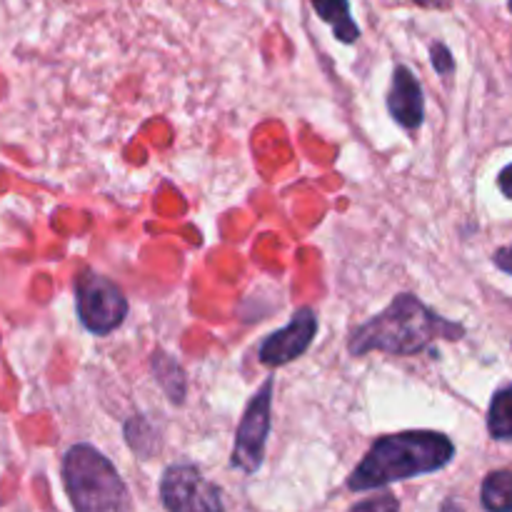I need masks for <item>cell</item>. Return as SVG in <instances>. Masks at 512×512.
Instances as JSON below:
<instances>
[{
  "instance_id": "6da1fadb",
  "label": "cell",
  "mask_w": 512,
  "mask_h": 512,
  "mask_svg": "<svg viewBox=\"0 0 512 512\" xmlns=\"http://www.w3.org/2000/svg\"><path fill=\"white\" fill-rule=\"evenodd\" d=\"M463 328L420 303L413 295H398L388 308L350 335V353L365 355L383 350L393 355H413L428 348L438 338L455 340Z\"/></svg>"
},
{
  "instance_id": "7a4b0ae2",
  "label": "cell",
  "mask_w": 512,
  "mask_h": 512,
  "mask_svg": "<svg viewBox=\"0 0 512 512\" xmlns=\"http://www.w3.org/2000/svg\"><path fill=\"white\" fill-rule=\"evenodd\" d=\"M453 455V443L440 433L410 430V433L388 435L370 448L363 463L350 475L348 488L355 493H365V490L385 488V485L415 478V475L435 473L445 468Z\"/></svg>"
},
{
  "instance_id": "3957f363",
  "label": "cell",
  "mask_w": 512,
  "mask_h": 512,
  "mask_svg": "<svg viewBox=\"0 0 512 512\" xmlns=\"http://www.w3.org/2000/svg\"><path fill=\"white\" fill-rule=\"evenodd\" d=\"M63 483L73 508L95 510H130L128 488L115 473L110 460L93 445H75L63 460Z\"/></svg>"
},
{
  "instance_id": "277c9868",
  "label": "cell",
  "mask_w": 512,
  "mask_h": 512,
  "mask_svg": "<svg viewBox=\"0 0 512 512\" xmlns=\"http://www.w3.org/2000/svg\"><path fill=\"white\" fill-rule=\"evenodd\" d=\"M78 315L85 328L105 335L125 320L128 300L113 280L95 273H83L78 280Z\"/></svg>"
},
{
  "instance_id": "5b68a950",
  "label": "cell",
  "mask_w": 512,
  "mask_h": 512,
  "mask_svg": "<svg viewBox=\"0 0 512 512\" xmlns=\"http://www.w3.org/2000/svg\"><path fill=\"white\" fill-rule=\"evenodd\" d=\"M270 400H273V380L263 385V390L255 395L240 420L238 435H235L233 465L245 473H255L263 465L265 440L270 433Z\"/></svg>"
},
{
  "instance_id": "8992f818",
  "label": "cell",
  "mask_w": 512,
  "mask_h": 512,
  "mask_svg": "<svg viewBox=\"0 0 512 512\" xmlns=\"http://www.w3.org/2000/svg\"><path fill=\"white\" fill-rule=\"evenodd\" d=\"M163 503L168 510H220V490L213 488L190 465H173L160 483Z\"/></svg>"
},
{
  "instance_id": "52a82bcc",
  "label": "cell",
  "mask_w": 512,
  "mask_h": 512,
  "mask_svg": "<svg viewBox=\"0 0 512 512\" xmlns=\"http://www.w3.org/2000/svg\"><path fill=\"white\" fill-rule=\"evenodd\" d=\"M315 333H318V318H315L313 310L303 308L290 320V325H285L283 330L273 333L260 345V363L278 368V365L300 358L310 348Z\"/></svg>"
},
{
  "instance_id": "ba28073f",
  "label": "cell",
  "mask_w": 512,
  "mask_h": 512,
  "mask_svg": "<svg viewBox=\"0 0 512 512\" xmlns=\"http://www.w3.org/2000/svg\"><path fill=\"white\" fill-rule=\"evenodd\" d=\"M388 108L403 128L413 130L423 123V90H420V83L405 65L395 68L393 85H390L388 95Z\"/></svg>"
},
{
  "instance_id": "9c48e42d",
  "label": "cell",
  "mask_w": 512,
  "mask_h": 512,
  "mask_svg": "<svg viewBox=\"0 0 512 512\" xmlns=\"http://www.w3.org/2000/svg\"><path fill=\"white\" fill-rule=\"evenodd\" d=\"M310 3L325 23L333 25L335 38L343 40V43H355L360 38V28L350 15L348 0H310Z\"/></svg>"
},
{
  "instance_id": "30bf717a",
  "label": "cell",
  "mask_w": 512,
  "mask_h": 512,
  "mask_svg": "<svg viewBox=\"0 0 512 512\" xmlns=\"http://www.w3.org/2000/svg\"><path fill=\"white\" fill-rule=\"evenodd\" d=\"M490 435L498 440H512V385L495 393L488 413Z\"/></svg>"
},
{
  "instance_id": "8fae6325",
  "label": "cell",
  "mask_w": 512,
  "mask_h": 512,
  "mask_svg": "<svg viewBox=\"0 0 512 512\" xmlns=\"http://www.w3.org/2000/svg\"><path fill=\"white\" fill-rule=\"evenodd\" d=\"M483 505L488 510H512V473L498 470L483 483Z\"/></svg>"
},
{
  "instance_id": "7c38bea8",
  "label": "cell",
  "mask_w": 512,
  "mask_h": 512,
  "mask_svg": "<svg viewBox=\"0 0 512 512\" xmlns=\"http://www.w3.org/2000/svg\"><path fill=\"white\" fill-rule=\"evenodd\" d=\"M433 65H435V70L443 75H448L450 70H453V55H450V50L445 48L443 43L433 45Z\"/></svg>"
},
{
  "instance_id": "4fadbf2b",
  "label": "cell",
  "mask_w": 512,
  "mask_h": 512,
  "mask_svg": "<svg viewBox=\"0 0 512 512\" xmlns=\"http://www.w3.org/2000/svg\"><path fill=\"white\" fill-rule=\"evenodd\" d=\"M495 263H498L505 273H512V248L498 250V255H495Z\"/></svg>"
},
{
  "instance_id": "5bb4252c",
  "label": "cell",
  "mask_w": 512,
  "mask_h": 512,
  "mask_svg": "<svg viewBox=\"0 0 512 512\" xmlns=\"http://www.w3.org/2000/svg\"><path fill=\"white\" fill-rule=\"evenodd\" d=\"M498 183H500V190H503V193L512 200V165H508V168H505L503 173H500Z\"/></svg>"
},
{
  "instance_id": "9a60e30c",
  "label": "cell",
  "mask_w": 512,
  "mask_h": 512,
  "mask_svg": "<svg viewBox=\"0 0 512 512\" xmlns=\"http://www.w3.org/2000/svg\"><path fill=\"white\" fill-rule=\"evenodd\" d=\"M418 5H425V8H445L450 0H415Z\"/></svg>"
},
{
  "instance_id": "2e32d148",
  "label": "cell",
  "mask_w": 512,
  "mask_h": 512,
  "mask_svg": "<svg viewBox=\"0 0 512 512\" xmlns=\"http://www.w3.org/2000/svg\"><path fill=\"white\" fill-rule=\"evenodd\" d=\"M510 10H512V0H510Z\"/></svg>"
}]
</instances>
